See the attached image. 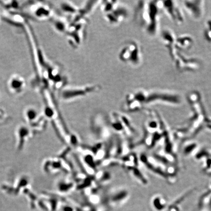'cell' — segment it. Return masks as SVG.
<instances>
[{
  "label": "cell",
  "mask_w": 211,
  "mask_h": 211,
  "mask_svg": "<svg viewBox=\"0 0 211 211\" xmlns=\"http://www.w3.org/2000/svg\"><path fill=\"white\" fill-rule=\"evenodd\" d=\"M26 82L19 75H14L10 77L7 82L8 89L13 94H19L23 93L26 87Z\"/></svg>",
  "instance_id": "cell-16"
},
{
  "label": "cell",
  "mask_w": 211,
  "mask_h": 211,
  "mask_svg": "<svg viewBox=\"0 0 211 211\" xmlns=\"http://www.w3.org/2000/svg\"><path fill=\"white\" fill-rule=\"evenodd\" d=\"M101 1H87L81 7H79L78 12L70 21L71 23H76L83 21H89L88 17L100 5Z\"/></svg>",
  "instance_id": "cell-13"
},
{
  "label": "cell",
  "mask_w": 211,
  "mask_h": 211,
  "mask_svg": "<svg viewBox=\"0 0 211 211\" xmlns=\"http://www.w3.org/2000/svg\"><path fill=\"white\" fill-rule=\"evenodd\" d=\"M182 6L189 15L195 20L200 19L205 12L204 1H183Z\"/></svg>",
  "instance_id": "cell-11"
},
{
  "label": "cell",
  "mask_w": 211,
  "mask_h": 211,
  "mask_svg": "<svg viewBox=\"0 0 211 211\" xmlns=\"http://www.w3.org/2000/svg\"><path fill=\"white\" fill-rule=\"evenodd\" d=\"M136 17L149 36L154 37L159 30L161 1H140L137 3Z\"/></svg>",
  "instance_id": "cell-3"
},
{
  "label": "cell",
  "mask_w": 211,
  "mask_h": 211,
  "mask_svg": "<svg viewBox=\"0 0 211 211\" xmlns=\"http://www.w3.org/2000/svg\"><path fill=\"white\" fill-rule=\"evenodd\" d=\"M89 21H83L71 23L65 34L69 44L74 49H77L81 46L85 32Z\"/></svg>",
  "instance_id": "cell-9"
},
{
  "label": "cell",
  "mask_w": 211,
  "mask_h": 211,
  "mask_svg": "<svg viewBox=\"0 0 211 211\" xmlns=\"http://www.w3.org/2000/svg\"><path fill=\"white\" fill-rule=\"evenodd\" d=\"M140 161L152 173L165 179L169 183L175 181L179 168L166 167L153 156L145 154L140 156Z\"/></svg>",
  "instance_id": "cell-4"
},
{
  "label": "cell",
  "mask_w": 211,
  "mask_h": 211,
  "mask_svg": "<svg viewBox=\"0 0 211 211\" xmlns=\"http://www.w3.org/2000/svg\"><path fill=\"white\" fill-rule=\"evenodd\" d=\"M148 93V90L139 89L127 94L123 104L125 112L135 113L144 109L146 106Z\"/></svg>",
  "instance_id": "cell-7"
},
{
  "label": "cell",
  "mask_w": 211,
  "mask_h": 211,
  "mask_svg": "<svg viewBox=\"0 0 211 211\" xmlns=\"http://www.w3.org/2000/svg\"><path fill=\"white\" fill-rule=\"evenodd\" d=\"M199 145L195 142H190L184 145L182 149V153L185 156L195 155L199 151Z\"/></svg>",
  "instance_id": "cell-21"
},
{
  "label": "cell",
  "mask_w": 211,
  "mask_h": 211,
  "mask_svg": "<svg viewBox=\"0 0 211 211\" xmlns=\"http://www.w3.org/2000/svg\"><path fill=\"white\" fill-rule=\"evenodd\" d=\"M176 36L174 32L169 29L163 30L161 39L165 48L168 50L176 69L181 72H192L199 70L202 64L196 58L186 56L182 51L177 50L175 46Z\"/></svg>",
  "instance_id": "cell-2"
},
{
  "label": "cell",
  "mask_w": 211,
  "mask_h": 211,
  "mask_svg": "<svg viewBox=\"0 0 211 211\" xmlns=\"http://www.w3.org/2000/svg\"><path fill=\"white\" fill-rule=\"evenodd\" d=\"M31 12L34 17L39 20H50L53 16L52 9L46 3H36L31 7Z\"/></svg>",
  "instance_id": "cell-15"
},
{
  "label": "cell",
  "mask_w": 211,
  "mask_h": 211,
  "mask_svg": "<svg viewBox=\"0 0 211 211\" xmlns=\"http://www.w3.org/2000/svg\"><path fill=\"white\" fill-rule=\"evenodd\" d=\"M204 36L207 41H208L211 45V19L208 20L206 23Z\"/></svg>",
  "instance_id": "cell-23"
},
{
  "label": "cell",
  "mask_w": 211,
  "mask_h": 211,
  "mask_svg": "<svg viewBox=\"0 0 211 211\" xmlns=\"http://www.w3.org/2000/svg\"><path fill=\"white\" fill-rule=\"evenodd\" d=\"M119 4L118 1H101L100 3L101 9L104 14L111 12L113 9H115Z\"/></svg>",
  "instance_id": "cell-20"
},
{
  "label": "cell",
  "mask_w": 211,
  "mask_h": 211,
  "mask_svg": "<svg viewBox=\"0 0 211 211\" xmlns=\"http://www.w3.org/2000/svg\"><path fill=\"white\" fill-rule=\"evenodd\" d=\"M118 58L122 62L137 67L141 64L142 60L141 46L136 41H128L120 50Z\"/></svg>",
  "instance_id": "cell-6"
},
{
  "label": "cell",
  "mask_w": 211,
  "mask_h": 211,
  "mask_svg": "<svg viewBox=\"0 0 211 211\" xmlns=\"http://www.w3.org/2000/svg\"><path fill=\"white\" fill-rule=\"evenodd\" d=\"M111 179V175L110 173L107 172H100L97 173L96 176V180L98 181V184H105L108 182L110 181Z\"/></svg>",
  "instance_id": "cell-22"
},
{
  "label": "cell",
  "mask_w": 211,
  "mask_h": 211,
  "mask_svg": "<svg viewBox=\"0 0 211 211\" xmlns=\"http://www.w3.org/2000/svg\"><path fill=\"white\" fill-rule=\"evenodd\" d=\"M187 99L193 114L188 120L187 125L181 128L186 140L195 137L204 129L206 121L208 118L201 94L198 91L190 92L187 94Z\"/></svg>",
  "instance_id": "cell-1"
},
{
  "label": "cell",
  "mask_w": 211,
  "mask_h": 211,
  "mask_svg": "<svg viewBox=\"0 0 211 211\" xmlns=\"http://www.w3.org/2000/svg\"><path fill=\"white\" fill-rule=\"evenodd\" d=\"M209 184H210V188H211V180H210V183H209Z\"/></svg>",
  "instance_id": "cell-25"
},
{
  "label": "cell",
  "mask_w": 211,
  "mask_h": 211,
  "mask_svg": "<svg viewBox=\"0 0 211 211\" xmlns=\"http://www.w3.org/2000/svg\"><path fill=\"white\" fill-rule=\"evenodd\" d=\"M194 41L192 36L189 35H183L176 38L175 46L177 50L181 51L188 50L192 48Z\"/></svg>",
  "instance_id": "cell-18"
},
{
  "label": "cell",
  "mask_w": 211,
  "mask_h": 211,
  "mask_svg": "<svg viewBox=\"0 0 211 211\" xmlns=\"http://www.w3.org/2000/svg\"><path fill=\"white\" fill-rule=\"evenodd\" d=\"M54 30L61 34L65 35L70 25V22L64 17H53L50 19Z\"/></svg>",
  "instance_id": "cell-17"
},
{
  "label": "cell",
  "mask_w": 211,
  "mask_h": 211,
  "mask_svg": "<svg viewBox=\"0 0 211 211\" xmlns=\"http://www.w3.org/2000/svg\"><path fill=\"white\" fill-rule=\"evenodd\" d=\"M60 8L63 13L70 18V22L78 12L79 7L70 2L65 1L60 3Z\"/></svg>",
  "instance_id": "cell-19"
},
{
  "label": "cell",
  "mask_w": 211,
  "mask_h": 211,
  "mask_svg": "<svg viewBox=\"0 0 211 211\" xmlns=\"http://www.w3.org/2000/svg\"><path fill=\"white\" fill-rule=\"evenodd\" d=\"M101 88V85L97 84L74 87L66 86L61 90L60 97L64 101H72L99 92Z\"/></svg>",
  "instance_id": "cell-5"
},
{
  "label": "cell",
  "mask_w": 211,
  "mask_h": 211,
  "mask_svg": "<svg viewBox=\"0 0 211 211\" xmlns=\"http://www.w3.org/2000/svg\"><path fill=\"white\" fill-rule=\"evenodd\" d=\"M181 102V97L179 94L168 90L156 89L148 90L146 105L156 103L179 105Z\"/></svg>",
  "instance_id": "cell-8"
},
{
  "label": "cell",
  "mask_w": 211,
  "mask_h": 211,
  "mask_svg": "<svg viewBox=\"0 0 211 211\" xmlns=\"http://www.w3.org/2000/svg\"><path fill=\"white\" fill-rule=\"evenodd\" d=\"M101 115L94 116L92 119V130L94 136L96 139L104 140L108 139L110 137V126H108L106 122L104 123L103 119L100 122Z\"/></svg>",
  "instance_id": "cell-12"
},
{
  "label": "cell",
  "mask_w": 211,
  "mask_h": 211,
  "mask_svg": "<svg viewBox=\"0 0 211 211\" xmlns=\"http://www.w3.org/2000/svg\"><path fill=\"white\" fill-rule=\"evenodd\" d=\"M205 128H207L211 131V118L208 117L207 119L205 125Z\"/></svg>",
  "instance_id": "cell-24"
},
{
  "label": "cell",
  "mask_w": 211,
  "mask_h": 211,
  "mask_svg": "<svg viewBox=\"0 0 211 211\" xmlns=\"http://www.w3.org/2000/svg\"><path fill=\"white\" fill-rule=\"evenodd\" d=\"M162 10L165 12L170 19L178 26L183 24L185 21L183 12L180 5L174 1H161Z\"/></svg>",
  "instance_id": "cell-10"
},
{
  "label": "cell",
  "mask_w": 211,
  "mask_h": 211,
  "mask_svg": "<svg viewBox=\"0 0 211 211\" xmlns=\"http://www.w3.org/2000/svg\"><path fill=\"white\" fill-rule=\"evenodd\" d=\"M128 8L124 5L119 4L111 12L104 14L106 20L112 25H117L122 23L129 17Z\"/></svg>",
  "instance_id": "cell-14"
}]
</instances>
